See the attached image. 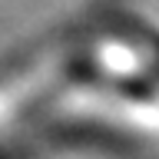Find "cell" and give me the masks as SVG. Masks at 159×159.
<instances>
[{
  "mask_svg": "<svg viewBox=\"0 0 159 159\" xmlns=\"http://www.w3.org/2000/svg\"><path fill=\"white\" fill-rule=\"evenodd\" d=\"M40 152H43V143L37 136L0 143V159H40Z\"/></svg>",
  "mask_w": 159,
  "mask_h": 159,
  "instance_id": "obj_1",
  "label": "cell"
}]
</instances>
